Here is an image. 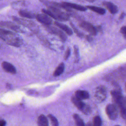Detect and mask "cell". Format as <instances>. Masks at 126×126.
<instances>
[{
    "label": "cell",
    "mask_w": 126,
    "mask_h": 126,
    "mask_svg": "<svg viewBox=\"0 0 126 126\" xmlns=\"http://www.w3.org/2000/svg\"><path fill=\"white\" fill-rule=\"evenodd\" d=\"M120 32L122 34V35H123L124 38H126V26L122 27L121 28Z\"/></svg>",
    "instance_id": "obj_28"
},
{
    "label": "cell",
    "mask_w": 126,
    "mask_h": 126,
    "mask_svg": "<svg viewBox=\"0 0 126 126\" xmlns=\"http://www.w3.org/2000/svg\"><path fill=\"white\" fill-rule=\"evenodd\" d=\"M106 113L109 118L115 120L118 116V108L114 104H109L106 107Z\"/></svg>",
    "instance_id": "obj_7"
},
{
    "label": "cell",
    "mask_w": 126,
    "mask_h": 126,
    "mask_svg": "<svg viewBox=\"0 0 126 126\" xmlns=\"http://www.w3.org/2000/svg\"><path fill=\"white\" fill-rule=\"evenodd\" d=\"M87 1H89V2H93L94 1V0H87Z\"/></svg>",
    "instance_id": "obj_33"
},
{
    "label": "cell",
    "mask_w": 126,
    "mask_h": 126,
    "mask_svg": "<svg viewBox=\"0 0 126 126\" xmlns=\"http://www.w3.org/2000/svg\"><path fill=\"white\" fill-rule=\"evenodd\" d=\"M70 26L72 27L73 31L75 32V33L77 34V35L80 37H83L84 36V34L81 32H80L75 26L73 24V23L72 22H70Z\"/></svg>",
    "instance_id": "obj_26"
},
{
    "label": "cell",
    "mask_w": 126,
    "mask_h": 126,
    "mask_svg": "<svg viewBox=\"0 0 126 126\" xmlns=\"http://www.w3.org/2000/svg\"><path fill=\"white\" fill-rule=\"evenodd\" d=\"M119 126V125H116V126Z\"/></svg>",
    "instance_id": "obj_34"
},
{
    "label": "cell",
    "mask_w": 126,
    "mask_h": 126,
    "mask_svg": "<svg viewBox=\"0 0 126 126\" xmlns=\"http://www.w3.org/2000/svg\"><path fill=\"white\" fill-rule=\"evenodd\" d=\"M45 29L50 33L55 34L59 37L63 42H65L66 40V36L65 34L58 28L52 26L51 25H44Z\"/></svg>",
    "instance_id": "obj_5"
},
{
    "label": "cell",
    "mask_w": 126,
    "mask_h": 126,
    "mask_svg": "<svg viewBox=\"0 0 126 126\" xmlns=\"http://www.w3.org/2000/svg\"><path fill=\"white\" fill-rule=\"evenodd\" d=\"M86 8L87 9H89L92 11L95 12L99 15H103L105 14L106 13V10L104 8L100 7H97L95 6H92V5H87L86 6Z\"/></svg>",
    "instance_id": "obj_17"
},
{
    "label": "cell",
    "mask_w": 126,
    "mask_h": 126,
    "mask_svg": "<svg viewBox=\"0 0 126 126\" xmlns=\"http://www.w3.org/2000/svg\"><path fill=\"white\" fill-rule=\"evenodd\" d=\"M6 122L3 119H0V126H5Z\"/></svg>",
    "instance_id": "obj_30"
},
{
    "label": "cell",
    "mask_w": 126,
    "mask_h": 126,
    "mask_svg": "<svg viewBox=\"0 0 126 126\" xmlns=\"http://www.w3.org/2000/svg\"><path fill=\"white\" fill-rule=\"evenodd\" d=\"M47 6L48 9H42L41 11L53 19L59 21H66L69 19L68 13L62 11L61 8L54 5L52 2H50Z\"/></svg>",
    "instance_id": "obj_1"
},
{
    "label": "cell",
    "mask_w": 126,
    "mask_h": 126,
    "mask_svg": "<svg viewBox=\"0 0 126 126\" xmlns=\"http://www.w3.org/2000/svg\"><path fill=\"white\" fill-rule=\"evenodd\" d=\"M0 27L4 28L9 29L13 31L17 32H24V31L21 28V27L19 25L9 21L0 22Z\"/></svg>",
    "instance_id": "obj_6"
},
{
    "label": "cell",
    "mask_w": 126,
    "mask_h": 126,
    "mask_svg": "<svg viewBox=\"0 0 126 126\" xmlns=\"http://www.w3.org/2000/svg\"><path fill=\"white\" fill-rule=\"evenodd\" d=\"M75 96L80 100L87 99L90 97L89 94L88 92L84 90H77L75 92Z\"/></svg>",
    "instance_id": "obj_16"
},
{
    "label": "cell",
    "mask_w": 126,
    "mask_h": 126,
    "mask_svg": "<svg viewBox=\"0 0 126 126\" xmlns=\"http://www.w3.org/2000/svg\"><path fill=\"white\" fill-rule=\"evenodd\" d=\"M79 25L81 28L88 32L91 35H95L97 34V31L96 27H94L90 23L86 21H82L79 23Z\"/></svg>",
    "instance_id": "obj_8"
},
{
    "label": "cell",
    "mask_w": 126,
    "mask_h": 126,
    "mask_svg": "<svg viewBox=\"0 0 126 126\" xmlns=\"http://www.w3.org/2000/svg\"><path fill=\"white\" fill-rule=\"evenodd\" d=\"M12 19L14 21H15L16 23L19 25H22L24 27H27L30 29H31L33 32L37 33V28H36L35 24L30 20H28L27 19L21 18L16 16L12 17Z\"/></svg>",
    "instance_id": "obj_4"
},
{
    "label": "cell",
    "mask_w": 126,
    "mask_h": 126,
    "mask_svg": "<svg viewBox=\"0 0 126 126\" xmlns=\"http://www.w3.org/2000/svg\"><path fill=\"white\" fill-rule=\"evenodd\" d=\"M86 39L88 41H92L93 40V37L92 35H88L86 36Z\"/></svg>",
    "instance_id": "obj_31"
},
{
    "label": "cell",
    "mask_w": 126,
    "mask_h": 126,
    "mask_svg": "<svg viewBox=\"0 0 126 126\" xmlns=\"http://www.w3.org/2000/svg\"><path fill=\"white\" fill-rule=\"evenodd\" d=\"M48 117L50 120L52 126H59V122L56 117L51 114H49Z\"/></svg>",
    "instance_id": "obj_25"
},
{
    "label": "cell",
    "mask_w": 126,
    "mask_h": 126,
    "mask_svg": "<svg viewBox=\"0 0 126 126\" xmlns=\"http://www.w3.org/2000/svg\"><path fill=\"white\" fill-rule=\"evenodd\" d=\"M1 66L3 69L8 73L11 74H15L16 73V68L13 65L8 62H3L1 64Z\"/></svg>",
    "instance_id": "obj_12"
},
{
    "label": "cell",
    "mask_w": 126,
    "mask_h": 126,
    "mask_svg": "<svg viewBox=\"0 0 126 126\" xmlns=\"http://www.w3.org/2000/svg\"><path fill=\"white\" fill-rule=\"evenodd\" d=\"M106 89L103 86L97 87L95 90L94 96L96 99L100 102L103 101L106 97Z\"/></svg>",
    "instance_id": "obj_9"
},
{
    "label": "cell",
    "mask_w": 126,
    "mask_h": 126,
    "mask_svg": "<svg viewBox=\"0 0 126 126\" xmlns=\"http://www.w3.org/2000/svg\"><path fill=\"white\" fill-rule=\"evenodd\" d=\"M102 5L112 14H116L118 11V8L117 6L111 2L105 1L102 2Z\"/></svg>",
    "instance_id": "obj_11"
},
{
    "label": "cell",
    "mask_w": 126,
    "mask_h": 126,
    "mask_svg": "<svg viewBox=\"0 0 126 126\" xmlns=\"http://www.w3.org/2000/svg\"><path fill=\"white\" fill-rule=\"evenodd\" d=\"M125 16V12H122V14L120 16L119 19H123L124 18Z\"/></svg>",
    "instance_id": "obj_32"
},
{
    "label": "cell",
    "mask_w": 126,
    "mask_h": 126,
    "mask_svg": "<svg viewBox=\"0 0 126 126\" xmlns=\"http://www.w3.org/2000/svg\"><path fill=\"white\" fill-rule=\"evenodd\" d=\"M36 20L44 25H50L52 23V19L45 13H39L35 15Z\"/></svg>",
    "instance_id": "obj_10"
},
{
    "label": "cell",
    "mask_w": 126,
    "mask_h": 126,
    "mask_svg": "<svg viewBox=\"0 0 126 126\" xmlns=\"http://www.w3.org/2000/svg\"><path fill=\"white\" fill-rule=\"evenodd\" d=\"M54 24L57 27H58L60 29H61L62 30L64 31L68 35H72V34H73L72 30L67 25H66L64 24H62L59 22H55Z\"/></svg>",
    "instance_id": "obj_14"
},
{
    "label": "cell",
    "mask_w": 126,
    "mask_h": 126,
    "mask_svg": "<svg viewBox=\"0 0 126 126\" xmlns=\"http://www.w3.org/2000/svg\"><path fill=\"white\" fill-rule=\"evenodd\" d=\"M0 38L7 44L17 47L23 43L22 39L15 33L2 28H0Z\"/></svg>",
    "instance_id": "obj_3"
},
{
    "label": "cell",
    "mask_w": 126,
    "mask_h": 126,
    "mask_svg": "<svg viewBox=\"0 0 126 126\" xmlns=\"http://www.w3.org/2000/svg\"><path fill=\"white\" fill-rule=\"evenodd\" d=\"M73 117L75 120L76 126H85L83 120L78 114H74Z\"/></svg>",
    "instance_id": "obj_21"
},
{
    "label": "cell",
    "mask_w": 126,
    "mask_h": 126,
    "mask_svg": "<svg viewBox=\"0 0 126 126\" xmlns=\"http://www.w3.org/2000/svg\"><path fill=\"white\" fill-rule=\"evenodd\" d=\"M74 53L75 56L76 57V62H78L79 61V50L78 47L76 46H74Z\"/></svg>",
    "instance_id": "obj_27"
},
{
    "label": "cell",
    "mask_w": 126,
    "mask_h": 126,
    "mask_svg": "<svg viewBox=\"0 0 126 126\" xmlns=\"http://www.w3.org/2000/svg\"><path fill=\"white\" fill-rule=\"evenodd\" d=\"M26 2L24 0H18L12 3L11 5L14 8H20V7L25 6Z\"/></svg>",
    "instance_id": "obj_22"
},
{
    "label": "cell",
    "mask_w": 126,
    "mask_h": 126,
    "mask_svg": "<svg viewBox=\"0 0 126 126\" xmlns=\"http://www.w3.org/2000/svg\"><path fill=\"white\" fill-rule=\"evenodd\" d=\"M80 111L85 115H89L92 113V109L91 107L89 105L86 104H85Z\"/></svg>",
    "instance_id": "obj_23"
},
{
    "label": "cell",
    "mask_w": 126,
    "mask_h": 126,
    "mask_svg": "<svg viewBox=\"0 0 126 126\" xmlns=\"http://www.w3.org/2000/svg\"><path fill=\"white\" fill-rule=\"evenodd\" d=\"M38 126H48V122L46 116L40 115L37 119Z\"/></svg>",
    "instance_id": "obj_19"
},
{
    "label": "cell",
    "mask_w": 126,
    "mask_h": 126,
    "mask_svg": "<svg viewBox=\"0 0 126 126\" xmlns=\"http://www.w3.org/2000/svg\"><path fill=\"white\" fill-rule=\"evenodd\" d=\"M70 52H70V49L68 48L66 50V52L65 53L64 56V59L65 60H66L68 58V57H69V56L70 55Z\"/></svg>",
    "instance_id": "obj_29"
},
{
    "label": "cell",
    "mask_w": 126,
    "mask_h": 126,
    "mask_svg": "<svg viewBox=\"0 0 126 126\" xmlns=\"http://www.w3.org/2000/svg\"><path fill=\"white\" fill-rule=\"evenodd\" d=\"M62 3L65 6L70 9H74L76 10L80 11H85L87 10V8H86V7H84L83 6H82L81 5H79L77 4L68 2H63Z\"/></svg>",
    "instance_id": "obj_13"
},
{
    "label": "cell",
    "mask_w": 126,
    "mask_h": 126,
    "mask_svg": "<svg viewBox=\"0 0 126 126\" xmlns=\"http://www.w3.org/2000/svg\"><path fill=\"white\" fill-rule=\"evenodd\" d=\"M64 69V64L63 63H61L58 67L56 68L55 70L53 73V76L55 77H57L62 74Z\"/></svg>",
    "instance_id": "obj_20"
},
{
    "label": "cell",
    "mask_w": 126,
    "mask_h": 126,
    "mask_svg": "<svg viewBox=\"0 0 126 126\" xmlns=\"http://www.w3.org/2000/svg\"><path fill=\"white\" fill-rule=\"evenodd\" d=\"M19 14L24 18L29 19H32L35 18V14L32 11L27 10H20L19 11Z\"/></svg>",
    "instance_id": "obj_15"
},
{
    "label": "cell",
    "mask_w": 126,
    "mask_h": 126,
    "mask_svg": "<svg viewBox=\"0 0 126 126\" xmlns=\"http://www.w3.org/2000/svg\"><path fill=\"white\" fill-rule=\"evenodd\" d=\"M102 121L99 116H96L93 118V124L92 126H101Z\"/></svg>",
    "instance_id": "obj_24"
},
{
    "label": "cell",
    "mask_w": 126,
    "mask_h": 126,
    "mask_svg": "<svg viewBox=\"0 0 126 126\" xmlns=\"http://www.w3.org/2000/svg\"><path fill=\"white\" fill-rule=\"evenodd\" d=\"M113 101L118 108H119L120 114L122 118L125 120L126 117V99L123 96L121 90L119 87H115V89L111 92Z\"/></svg>",
    "instance_id": "obj_2"
},
{
    "label": "cell",
    "mask_w": 126,
    "mask_h": 126,
    "mask_svg": "<svg viewBox=\"0 0 126 126\" xmlns=\"http://www.w3.org/2000/svg\"><path fill=\"white\" fill-rule=\"evenodd\" d=\"M71 100L72 103L74 104V105L80 110L82 108V107L84 106V105L85 104L84 102H83L81 101V100L78 99L75 96H72L71 98Z\"/></svg>",
    "instance_id": "obj_18"
}]
</instances>
